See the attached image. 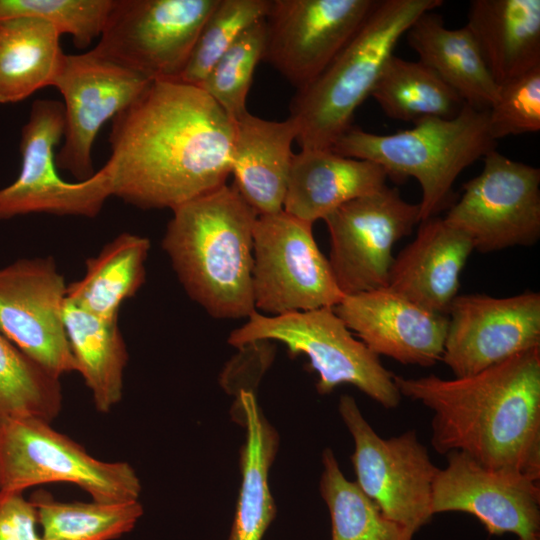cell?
Segmentation results:
<instances>
[{"instance_id": "1", "label": "cell", "mask_w": 540, "mask_h": 540, "mask_svg": "<svg viewBox=\"0 0 540 540\" xmlns=\"http://www.w3.org/2000/svg\"><path fill=\"white\" fill-rule=\"evenodd\" d=\"M234 120L201 88L153 81L112 120L102 167L111 195L141 209H175L225 184Z\"/></svg>"}, {"instance_id": "2", "label": "cell", "mask_w": 540, "mask_h": 540, "mask_svg": "<svg viewBox=\"0 0 540 540\" xmlns=\"http://www.w3.org/2000/svg\"><path fill=\"white\" fill-rule=\"evenodd\" d=\"M394 382L402 397L432 411L439 454L459 451L540 479V346L464 377L394 375Z\"/></svg>"}, {"instance_id": "3", "label": "cell", "mask_w": 540, "mask_h": 540, "mask_svg": "<svg viewBox=\"0 0 540 540\" xmlns=\"http://www.w3.org/2000/svg\"><path fill=\"white\" fill-rule=\"evenodd\" d=\"M172 212L162 248L188 296L213 318H248L256 212L227 184Z\"/></svg>"}, {"instance_id": "4", "label": "cell", "mask_w": 540, "mask_h": 540, "mask_svg": "<svg viewBox=\"0 0 540 540\" xmlns=\"http://www.w3.org/2000/svg\"><path fill=\"white\" fill-rule=\"evenodd\" d=\"M442 0H378L363 25L324 71L297 90L290 116L301 149H331L351 126L357 108L371 95L394 49L423 13Z\"/></svg>"}, {"instance_id": "5", "label": "cell", "mask_w": 540, "mask_h": 540, "mask_svg": "<svg viewBox=\"0 0 540 540\" xmlns=\"http://www.w3.org/2000/svg\"><path fill=\"white\" fill-rule=\"evenodd\" d=\"M488 109L467 104L452 118H425L411 129L375 134L351 126L332 145L339 155L380 165L388 177L415 178L421 187L420 222L450 207L461 172L496 149Z\"/></svg>"}, {"instance_id": "6", "label": "cell", "mask_w": 540, "mask_h": 540, "mask_svg": "<svg viewBox=\"0 0 540 540\" xmlns=\"http://www.w3.org/2000/svg\"><path fill=\"white\" fill-rule=\"evenodd\" d=\"M260 340L279 341L292 356L306 355L319 376L316 388L320 394L351 384L384 408H396L401 401L394 374L352 335L333 308L275 316L255 311L228 337V343L238 349Z\"/></svg>"}, {"instance_id": "7", "label": "cell", "mask_w": 540, "mask_h": 540, "mask_svg": "<svg viewBox=\"0 0 540 540\" xmlns=\"http://www.w3.org/2000/svg\"><path fill=\"white\" fill-rule=\"evenodd\" d=\"M51 482L71 483L102 503L139 500L142 485L128 462H106L33 417L0 423V491L24 490Z\"/></svg>"}, {"instance_id": "8", "label": "cell", "mask_w": 540, "mask_h": 540, "mask_svg": "<svg viewBox=\"0 0 540 540\" xmlns=\"http://www.w3.org/2000/svg\"><path fill=\"white\" fill-rule=\"evenodd\" d=\"M312 226L284 210L257 217L252 268L256 311L275 316L333 308L344 297Z\"/></svg>"}, {"instance_id": "9", "label": "cell", "mask_w": 540, "mask_h": 540, "mask_svg": "<svg viewBox=\"0 0 540 540\" xmlns=\"http://www.w3.org/2000/svg\"><path fill=\"white\" fill-rule=\"evenodd\" d=\"M219 0H113L97 45L150 81H175Z\"/></svg>"}, {"instance_id": "10", "label": "cell", "mask_w": 540, "mask_h": 540, "mask_svg": "<svg viewBox=\"0 0 540 540\" xmlns=\"http://www.w3.org/2000/svg\"><path fill=\"white\" fill-rule=\"evenodd\" d=\"M339 413L354 439L351 461L359 488L390 519L414 534L432 516V487L438 468L416 431L382 438L350 395H342Z\"/></svg>"}, {"instance_id": "11", "label": "cell", "mask_w": 540, "mask_h": 540, "mask_svg": "<svg viewBox=\"0 0 540 540\" xmlns=\"http://www.w3.org/2000/svg\"><path fill=\"white\" fill-rule=\"evenodd\" d=\"M63 103L37 99L21 130V168L17 178L0 189V222L27 214L96 217L111 197L103 168L87 180L60 177L55 148L64 133Z\"/></svg>"}, {"instance_id": "12", "label": "cell", "mask_w": 540, "mask_h": 540, "mask_svg": "<svg viewBox=\"0 0 540 540\" xmlns=\"http://www.w3.org/2000/svg\"><path fill=\"white\" fill-rule=\"evenodd\" d=\"M483 159L481 173L463 184L443 218L481 253L534 245L540 238V169L496 149Z\"/></svg>"}, {"instance_id": "13", "label": "cell", "mask_w": 540, "mask_h": 540, "mask_svg": "<svg viewBox=\"0 0 540 540\" xmlns=\"http://www.w3.org/2000/svg\"><path fill=\"white\" fill-rule=\"evenodd\" d=\"M330 235V263L344 296L387 287L392 249L420 223L419 203L398 188L381 189L349 201L323 220Z\"/></svg>"}, {"instance_id": "14", "label": "cell", "mask_w": 540, "mask_h": 540, "mask_svg": "<svg viewBox=\"0 0 540 540\" xmlns=\"http://www.w3.org/2000/svg\"><path fill=\"white\" fill-rule=\"evenodd\" d=\"M153 81L94 49L64 54L53 85L64 99V133L56 165L76 181L95 174L92 150L101 128L134 103Z\"/></svg>"}, {"instance_id": "15", "label": "cell", "mask_w": 540, "mask_h": 540, "mask_svg": "<svg viewBox=\"0 0 540 540\" xmlns=\"http://www.w3.org/2000/svg\"><path fill=\"white\" fill-rule=\"evenodd\" d=\"M378 0H271L263 60L297 90L350 41Z\"/></svg>"}, {"instance_id": "16", "label": "cell", "mask_w": 540, "mask_h": 540, "mask_svg": "<svg viewBox=\"0 0 540 540\" xmlns=\"http://www.w3.org/2000/svg\"><path fill=\"white\" fill-rule=\"evenodd\" d=\"M66 290L52 256L0 267V332L59 379L77 370L64 324Z\"/></svg>"}, {"instance_id": "17", "label": "cell", "mask_w": 540, "mask_h": 540, "mask_svg": "<svg viewBox=\"0 0 540 540\" xmlns=\"http://www.w3.org/2000/svg\"><path fill=\"white\" fill-rule=\"evenodd\" d=\"M438 469L432 487L433 515H473L491 535L512 533L518 540H540L539 480L512 469L483 466L452 451Z\"/></svg>"}, {"instance_id": "18", "label": "cell", "mask_w": 540, "mask_h": 540, "mask_svg": "<svg viewBox=\"0 0 540 540\" xmlns=\"http://www.w3.org/2000/svg\"><path fill=\"white\" fill-rule=\"evenodd\" d=\"M443 361L455 377L475 374L540 346V294L457 295L448 311Z\"/></svg>"}, {"instance_id": "19", "label": "cell", "mask_w": 540, "mask_h": 540, "mask_svg": "<svg viewBox=\"0 0 540 540\" xmlns=\"http://www.w3.org/2000/svg\"><path fill=\"white\" fill-rule=\"evenodd\" d=\"M333 310L377 356L421 367L442 359L448 316L429 311L387 287L344 296Z\"/></svg>"}, {"instance_id": "20", "label": "cell", "mask_w": 540, "mask_h": 540, "mask_svg": "<svg viewBox=\"0 0 540 540\" xmlns=\"http://www.w3.org/2000/svg\"><path fill=\"white\" fill-rule=\"evenodd\" d=\"M473 250L469 237L444 218H428L420 222L415 239L394 257L387 288L429 311L447 315Z\"/></svg>"}, {"instance_id": "21", "label": "cell", "mask_w": 540, "mask_h": 540, "mask_svg": "<svg viewBox=\"0 0 540 540\" xmlns=\"http://www.w3.org/2000/svg\"><path fill=\"white\" fill-rule=\"evenodd\" d=\"M297 134L291 117L271 121L247 112L234 121L232 185L258 216L283 210Z\"/></svg>"}, {"instance_id": "22", "label": "cell", "mask_w": 540, "mask_h": 540, "mask_svg": "<svg viewBox=\"0 0 540 540\" xmlns=\"http://www.w3.org/2000/svg\"><path fill=\"white\" fill-rule=\"evenodd\" d=\"M378 164L345 157L331 149H301L294 154L283 210L313 224L361 196L386 185Z\"/></svg>"}, {"instance_id": "23", "label": "cell", "mask_w": 540, "mask_h": 540, "mask_svg": "<svg viewBox=\"0 0 540 540\" xmlns=\"http://www.w3.org/2000/svg\"><path fill=\"white\" fill-rule=\"evenodd\" d=\"M466 26L498 85L540 67V0H472Z\"/></svg>"}, {"instance_id": "24", "label": "cell", "mask_w": 540, "mask_h": 540, "mask_svg": "<svg viewBox=\"0 0 540 540\" xmlns=\"http://www.w3.org/2000/svg\"><path fill=\"white\" fill-rule=\"evenodd\" d=\"M435 11V10H434ZM434 11L421 14L405 33L419 61L429 67L465 104L488 109L499 85L490 74L467 26L450 29Z\"/></svg>"}, {"instance_id": "25", "label": "cell", "mask_w": 540, "mask_h": 540, "mask_svg": "<svg viewBox=\"0 0 540 540\" xmlns=\"http://www.w3.org/2000/svg\"><path fill=\"white\" fill-rule=\"evenodd\" d=\"M64 324L77 372L95 408L108 413L122 399L128 351L118 319L97 317L68 301Z\"/></svg>"}, {"instance_id": "26", "label": "cell", "mask_w": 540, "mask_h": 540, "mask_svg": "<svg viewBox=\"0 0 540 540\" xmlns=\"http://www.w3.org/2000/svg\"><path fill=\"white\" fill-rule=\"evenodd\" d=\"M237 394L246 442L240 453L241 488L228 540H261L276 513L268 474L279 440L261 414L252 390Z\"/></svg>"}, {"instance_id": "27", "label": "cell", "mask_w": 540, "mask_h": 540, "mask_svg": "<svg viewBox=\"0 0 540 540\" xmlns=\"http://www.w3.org/2000/svg\"><path fill=\"white\" fill-rule=\"evenodd\" d=\"M61 35L39 18L0 20V104L23 101L53 85L65 54Z\"/></svg>"}, {"instance_id": "28", "label": "cell", "mask_w": 540, "mask_h": 540, "mask_svg": "<svg viewBox=\"0 0 540 540\" xmlns=\"http://www.w3.org/2000/svg\"><path fill=\"white\" fill-rule=\"evenodd\" d=\"M150 240L123 232L85 262V273L67 284L66 299L104 319H118L124 301L133 297L145 281Z\"/></svg>"}, {"instance_id": "29", "label": "cell", "mask_w": 540, "mask_h": 540, "mask_svg": "<svg viewBox=\"0 0 540 540\" xmlns=\"http://www.w3.org/2000/svg\"><path fill=\"white\" fill-rule=\"evenodd\" d=\"M370 96L387 117L413 123L425 118H452L465 105L425 64L394 54L385 64Z\"/></svg>"}, {"instance_id": "30", "label": "cell", "mask_w": 540, "mask_h": 540, "mask_svg": "<svg viewBox=\"0 0 540 540\" xmlns=\"http://www.w3.org/2000/svg\"><path fill=\"white\" fill-rule=\"evenodd\" d=\"M29 500L37 511L44 540H113L130 532L143 514L139 500L63 502L43 489Z\"/></svg>"}, {"instance_id": "31", "label": "cell", "mask_w": 540, "mask_h": 540, "mask_svg": "<svg viewBox=\"0 0 540 540\" xmlns=\"http://www.w3.org/2000/svg\"><path fill=\"white\" fill-rule=\"evenodd\" d=\"M320 492L331 517L332 540H412L414 535L387 517L339 468L331 449L322 454Z\"/></svg>"}, {"instance_id": "32", "label": "cell", "mask_w": 540, "mask_h": 540, "mask_svg": "<svg viewBox=\"0 0 540 540\" xmlns=\"http://www.w3.org/2000/svg\"><path fill=\"white\" fill-rule=\"evenodd\" d=\"M62 405L60 379L0 332V423L21 417L52 422Z\"/></svg>"}, {"instance_id": "33", "label": "cell", "mask_w": 540, "mask_h": 540, "mask_svg": "<svg viewBox=\"0 0 540 540\" xmlns=\"http://www.w3.org/2000/svg\"><path fill=\"white\" fill-rule=\"evenodd\" d=\"M270 6L271 0H219L175 81L198 87L237 39L265 19Z\"/></svg>"}, {"instance_id": "34", "label": "cell", "mask_w": 540, "mask_h": 540, "mask_svg": "<svg viewBox=\"0 0 540 540\" xmlns=\"http://www.w3.org/2000/svg\"><path fill=\"white\" fill-rule=\"evenodd\" d=\"M265 39L262 19L237 39L198 86L234 121L248 112L247 96L255 69L263 60Z\"/></svg>"}, {"instance_id": "35", "label": "cell", "mask_w": 540, "mask_h": 540, "mask_svg": "<svg viewBox=\"0 0 540 540\" xmlns=\"http://www.w3.org/2000/svg\"><path fill=\"white\" fill-rule=\"evenodd\" d=\"M113 0H0V20L39 18L69 34L79 49L99 38Z\"/></svg>"}, {"instance_id": "36", "label": "cell", "mask_w": 540, "mask_h": 540, "mask_svg": "<svg viewBox=\"0 0 540 540\" xmlns=\"http://www.w3.org/2000/svg\"><path fill=\"white\" fill-rule=\"evenodd\" d=\"M492 138L540 131V67L499 85L488 108Z\"/></svg>"}, {"instance_id": "37", "label": "cell", "mask_w": 540, "mask_h": 540, "mask_svg": "<svg viewBox=\"0 0 540 540\" xmlns=\"http://www.w3.org/2000/svg\"><path fill=\"white\" fill-rule=\"evenodd\" d=\"M37 511L23 492L0 491V540H44Z\"/></svg>"}]
</instances>
